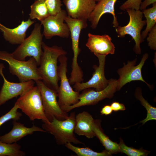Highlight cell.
Returning a JSON list of instances; mask_svg holds the SVG:
<instances>
[{
    "label": "cell",
    "mask_w": 156,
    "mask_h": 156,
    "mask_svg": "<svg viewBox=\"0 0 156 156\" xmlns=\"http://www.w3.org/2000/svg\"><path fill=\"white\" fill-rule=\"evenodd\" d=\"M43 51L39 67V75L44 83L49 88L58 92L59 80L58 74L57 60L62 55L67 54L61 47L54 45L49 47L44 42L42 43Z\"/></svg>",
    "instance_id": "cell-1"
},
{
    "label": "cell",
    "mask_w": 156,
    "mask_h": 156,
    "mask_svg": "<svg viewBox=\"0 0 156 156\" xmlns=\"http://www.w3.org/2000/svg\"><path fill=\"white\" fill-rule=\"evenodd\" d=\"M75 125V114L73 112L63 120H59L54 117L49 123L43 122L42 127L46 132L53 135L58 145H65L69 142L84 144L74 134Z\"/></svg>",
    "instance_id": "cell-2"
},
{
    "label": "cell",
    "mask_w": 156,
    "mask_h": 156,
    "mask_svg": "<svg viewBox=\"0 0 156 156\" xmlns=\"http://www.w3.org/2000/svg\"><path fill=\"white\" fill-rule=\"evenodd\" d=\"M0 60L8 63L10 73L16 76L20 82L31 80H42L38 71V65L33 57H30L27 61H21L15 59L11 53L5 51H0Z\"/></svg>",
    "instance_id": "cell-3"
},
{
    "label": "cell",
    "mask_w": 156,
    "mask_h": 156,
    "mask_svg": "<svg viewBox=\"0 0 156 156\" xmlns=\"http://www.w3.org/2000/svg\"><path fill=\"white\" fill-rule=\"evenodd\" d=\"M14 104L30 120L38 119L41 120L43 122H50L44 113L40 92L37 86H34L20 96Z\"/></svg>",
    "instance_id": "cell-4"
},
{
    "label": "cell",
    "mask_w": 156,
    "mask_h": 156,
    "mask_svg": "<svg viewBox=\"0 0 156 156\" xmlns=\"http://www.w3.org/2000/svg\"><path fill=\"white\" fill-rule=\"evenodd\" d=\"M41 24L37 23L35 25L30 35L11 53L15 59L25 61L27 57H33L39 65L43 53L42 49L43 34L41 32Z\"/></svg>",
    "instance_id": "cell-5"
},
{
    "label": "cell",
    "mask_w": 156,
    "mask_h": 156,
    "mask_svg": "<svg viewBox=\"0 0 156 156\" xmlns=\"http://www.w3.org/2000/svg\"><path fill=\"white\" fill-rule=\"evenodd\" d=\"M66 55H61L58 58L60 64L58 67V74L60 85L57 92L58 102L61 109L77 103L80 94L79 92L73 90L67 77V58Z\"/></svg>",
    "instance_id": "cell-6"
},
{
    "label": "cell",
    "mask_w": 156,
    "mask_h": 156,
    "mask_svg": "<svg viewBox=\"0 0 156 156\" xmlns=\"http://www.w3.org/2000/svg\"><path fill=\"white\" fill-rule=\"evenodd\" d=\"M126 10L129 17L128 24L124 26H118L115 30L118 37H124L126 35L130 36L135 42L133 50L136 53L140 54L141 53L140 44L144 41L141 31L146 24V21L142 20L143 14L140 10L127 9Z\"/></svg>",
    "instance_id": "cell-7"
},
{
    "label": "cell",
    "mask_w": 156,
    "mask_h": 156,
    "mask_svg": "<svg viewBox=\"0 0 156 156\" xmlns=\"http://www.w3.org/2000/svg\"><path fill=\"white\" fill-rule=\"evenodd\" d=\"M35 81L40 92L44 113L49 121L54 117L60 120L66 119L69 115L60 106L57 100V93L47 86L42 80Z\"/></svg>",
    "instance_id": "cell-8"
},
{
    "label": "cell",
    "mask_w": 156,
    "mask_h": 156,
    "mask_svg": "<svg viewBox=\"0 0 156 156\" xmlns=\"http://www.w3.org/2000/svg\"><path fill=\"white\" fill-rule=\"evenodd\" d=\"M107 87L103 90L97 91L90 88L83 90L80 94L79 101L76 104L62 109L67 113L75 108L86 105H94L105 99L110 98L118 91V81L113 79L109 80Z\"/></svg>",
    "instance_id": "cell-9"
},
{
    "label": "cell",
    "mask_w": 156,
    "mask_h": 156,
    "mask_svg": "<svg viewBox=\"0 0 156 156\" xmlns=\"http://www.w3.org/2000/svg\"><path fill=\"white\" fill-rule=\"evenodd\" d=\"M67 15L66 11L62 10L55 15H50L41 21L44 27L43 35L47 39H50L54 36L68 38L70 35L69 27L64 23L65 18Z\"/></svg>",
    "instance_id": "cell-10"
},
{
    "label": "cell",
    "mask_w": 156,
    "mask_h": 156,
    "mask_svg": "<svg viewBox=\"0 0 156 156\" xmlns=\"http://www.w3.org/2000/svg\"><path fill=\"white\" fill-rule=\"evenodd\" d=\"M4 64L0 63V75L3 79V83L0 91V107L8 101L18 96L23 95L31 89L35 83L31 80L19 83L11 82L5 78L3 70Z\"/></svg>",
    "instance_id": "cell-11"
},
{
    "label": "cell",
    "mask_w": 156,
    "mask_h": 156,
    "mask_svg": "<svg viewBox=\"0 0 156 156\" xmlns=\"http://www.w3.org/2000/svg\"><path fill=\"white\" fill-rule=\"evenodd\" d=\"M148 56V53H145L140 63L137 66L135 65L137 61L136 58L132 61L128 62L127 64H124L122 68L118 70L117 72L119 76L117 80L118 90L126 83L134 81H142L150 87V85L143 79L141 72L142 68Z\"/></svg>",
    "instance_id": "cell-12"
},
{
    "label": "cell",
    "mask_w": 156,
    "mask_h": 156,
    "mask_svg": "<svg viewBox=\"0 0 156 156\" xmlns=\"http://www.w3.org/2000/svg\"><path fill=\"white\" fill-rule=\"evenodd\" d=\"M99 61L98 66L94 65L92 76L89 81L85 82L76 83L74 84L73 88L75 91L80 92L89 88H94L96 91L103 90L107 86L109 80H107L105 75V56H97Z\"/></svg>",
    "instance_id": "cell-13"
},
{
    "label": "cell",
    "mask_w": 156,
    "mask_h": 156,
    "mask_svg": "<svg viewBox=\"0 0 156 156\" xmlns=\"http://www.w3.org/2000/svg\"><path fill=\"white\" fill-rule=\"evenodd\" d=\"M67 15L80 20H88L96 5L95 0H63Z\"/></svg>",
    "instance_id": "cell-14"
},
{
    "label": "cell",
    "mask_w": 156,
    "mask_h": 156,
    "mask_svg": "<svg viewBox=\"0 0 156 156\" xmlns=\"http://www.w3.org/2000/svg\"><path fill=\"white\" fill-rule=\"evenodd\" d=\"M88 36L86 46L96 57L106 56L109 54L114 53L115 47L109 35H94L89 33Z\"/></svg>",
    "instance_id": "cell-15"
},
{
    "label": "cell",
    "mask_w": 156,
    "mask_h": 156,
    "mask_svg": "<svg viewBox=\"0 0 156 156\" xmlns=\"http://www.w3.org/2000/svg\"><path fill=\"white\" fill-rule=\"evenodd\" d=\"M117 0H100L97 2L88 19L92 29L97 27L101 17L107 13L110 14L113 16V27L116 28L119 26L114 9L115 5Z\"/></svg>",
    "instance_id": "cell-16"
},
{
    "label": "cell",
    "mask_w": 156,
    "mask_h": 156,
    "mask_svg": "<svg viewBox=\"0 0 156 156\" xmlns=\"http://www.w3.org/2000/svg\"><path fill=\"white\" fill-rule=\"evenodd\" d=\"M13 127L8 133L0 136V140L5 143L11 144L17 142L27 135L32 134L35 132H46L43 129L33 125L31 127L25 126L17 120H13Z\"/></svg>",
    "instance_id": "cell-17"
},
{
    "label": "cell",
    "mask_w": 156,
    "mask_h": 156,
    "mask_svg": "<svg viewBox=\"0 0 156 156\" xmlns=\"http://www.w3.org/2000/svg\"><path fill=\"white\" fill-rule=\"evenodd\" d=\"M87 21L73 18L68 15L65 18L64 21L68 25L70 30L73 53V58L75 60L78 59L81 51L79 47L80 35L81 30L88 26Z\"/></svg>",
    "instance_id": "cell-18"
},
{
    "label": "cell",
    "mask_w": 156,
    "mask_h": 156,
    "mask_svg": "<svg viewBox=\"0 0 156 156\" xmlns=\"http://www.w3.org/2000/svg\"><path fill=\"white\" fill-rule=\"evenodd\" d=\"M35 22L29 18L27 21H23L20 25L13 29L7 28L0 23V30L3 32L6 40L12 44H20L25 38L27 29Z\"/></svg>",
    "instance_id": "cell-19"
},
{
    "label": "cell",
    "mask_w": 156,
    "mask_h": 156,
    "mask_svg": "<svg viewBox=\"0 0 156 156\" xmlns=\"http://www.w3.org/2000/svg\"><path fill=\"white\" fill-rule=\"evenodd\" d=\"M94 120L86 111H83L75 115L74 132L79 135L85 136L88 139L95 136L93 126Z\"/></svg>",
    "instance_id": "cell-20"
},
{
    "label": "cell",
    "mask_w": 156,
    "mask_h": 156,
    "mask_svg": "<svg viewBox=\"0 0 156 156\" xmlns=\"http://www.w3.org/2000/svg\"><path fill=\"white\" fill-rule=\"evenodd\" d=\"M99 120H94L93 130L95 136L99 139L106 151L111 154L116 153L120 152L119 144L110 140L102 131Z\"/></svg>",
    "instance_id": "cell-21"
},
{
    "label": "cell",
    "mask_w": 156,
    "mask_h": 156,
    "mask_svg": "<svg viewBox=\"0 0 156 156\" xmlns=\"http://www.w3.org/2000/svg\"><path fill=\"white\" fill-rule=\"evenodd\" d=\"M29 19H36L41 22L49 16L45 0H36L30 6Z\"/></svg>",
    "instance_id": "cell-22"
},
{
    "label": "cell",
    "mask_w": 156,
    "mask_h": 156,
    "mask_svg": "<svg viewBox=\"0 0 156 156\" xmlns=\"http://www.w3.org/2000/svg\"><path fill=\"white\" fill-rule=\"evenodd\" d=\"M152 5V7L145 9L142 12L146 19V24L145 29L141 33V37L143 41L149 31L156 25V3Z\"/></svg>",
    "instance_id": "cell-23"
},
{
    "label": "cell",
    "mask_w": 156,
    "mask_h": 156,
    "mask_svg": "<svg viewBox=\"0 0 156 156\" xmlns=\"http://www.w3.org/2000/svg\"><path fill=\"white\" fill-rule=\"evenodd\" d=\"M21 146L16 143L8 144L0 140V156H25L26 153L21 150Z\"/></svg>",
    "instance_id": "cell-24"
},
{
    "label": "cell",
    "mask_w": 156,
    "mask_h": 156,
    "mask_svg": "<svg viewBox=\"0 0 156 156\" xmlns=\"http://www.w3.org/2000/svg\"><path fill=\"white\" fill-rule=\"evenodd\" d=\"M64 145L66 148L74 152L78 156H108L111 155L106 150L101 152H97L88 147L80 148L75 146L70 142Z\"/></svg>",
    "instance_id": "cell-25"
},
{
    "label": "cell",
    "mask_w": 156,
    "mask_h": 156,
    "mask_svg": "<svg viewBox=\"0 0 156 156\" xmlns=\"http://www.w3.org/2000/svg\"><path fill=\"white\" fill-rule=\"evenodd\" d=\"M136 98L139 100L141 104L146 108L147 112L146 117L141 121L142 125L147 122L152 120H156V108L152 106L143 97L141 90L138 88L135 93Z\"/></svg>",
    "instance_id": "cell-26"
},
{
    "label": "cell",
    "mask_w": 156,
    "mask_h": 156,
    "mask_svg": "<svg viewBox=\"0 0 156 156\" xmlns=\"http://www.w3.org/2000/svg\"><path fill=\"white\" fill-rule=\"evenodd\" d=\"M119 145L120 152L129 156H144L147 155L148 153L147 151L137 149L127 146L121 139Z\"/></svg>",
    "instance_id": "cell-27"
},
{
    "label": "cell",
    "mask_w": 156,
    "mask_h": 156,
    "mask_svg": "<svg viewBox=\"0 0 156 156\" xmlns=\"http://www.w3.org/2000/svg\"><path fill=\"white\" fill-rule=\"evenodd\" d=\"M17 106L14 104L13 107L7 113L0 117V127L5 123L11 120H18L22 114L18 112Z\"/></svg>",
    "instance_id": "cell-28"
},
{
    "label": "cell",
    "mask_w": 156,
    "mask_h": 156,
    "mask_svg": "<svg viewBox=\"0 0 156 156\" xmlns=\"http://www.w3.org/2000/svg\"><path fill=\"white\" fill-rule=\"evenodd\" d=\"M50 15H55L62 10V5L61 0H45Z\"/></svg>",
    "instance_id": "cell-29"
},
{
    "label": "cell",
    "mask_w": 156,
    "mask_h": 156,
    "mask_svg": "<svg viewBox=\"0 0 156 156\" xmlns=\"http://www.w3.org/2000/svg\"><path fill=\"white\" fill-rule=\"evenodd\" d=\"M142 2V0H127L120 6L119 9L123 11L127 9L139 10Z\"/></svg>",
    "instance_id": "cell-30"
},
{
    "label": "cell",
    "mask_w": 156,
    "mask_h": 156,
    "mask_svg": "<svg viewBox=\"0 0 156 156\" xmlns=\"http://www.w3.org/2000/svg\"><path fill=\"white\" fill-rule=\"evenodd\" d=\"M147 38L148 45L150 49L156 50V25L149 31Z\"/></svg>",
    "instance_id": "cell-31"
},
{
    "label": "cell",
    "mask_w": 156,
    "mask_h": 156,
    "mask_svg": "<svg viewBox=\"0 0 156 156\" xmlns=\"http://www.w3.org/2000/svg\"><path fill=\"white\" fill-rule=\"evenodd\" d=\"M111 106L112 110L115 112L119 111H124L126 109L124 104L116 102L112 103Z\"/></svg>",
    "instance_id": "cell-32"
},
{
    "label": "cell",
    "mask_w": 156,
    "mask_h": 156,
    "mask_svg": "<svg viewBox=\"0 0 156 156\" xmlns=\"http://www.w3.org/2000/svg\"><path fill=\"white\" fill-rule=\"evenodd\" d=\"M156 3V0H144L141 3L140 7V10H143L146 9V8L151 4Z\"/></svg>",
    "instance_id": "cell-33"
},
{
    "label": "cell",
    "mask_w": 156,
    "mask_h": 156,
    "mask_svg": "<svg viewBox=\"0 0 156 156\" xmlns=\"http://www.w3.org/2000/svg\"><path fill=\"white\" fill-rule=\"evenodd\" d=\"M112 111L110 105H106L102 108L100 112L102 115H107L111 114Z\"/></svg>",
    "instance_id": "cell-34"
},
{
    "label": "cell",
    "mask_w": 156,
    "mask_h": 156,
    "mask_svg": "<svg viewBox=\"0 0 156 156\" xmlns=\"http://www.w3.org/2000/svg\"><path fill=\"white\" fill-rule=\"evenodd\" d=\"M95 1L96 2H99V1H100V0H95Z\"/></svg>",
    "instance_id": "cell-35"
}]
</instances>
